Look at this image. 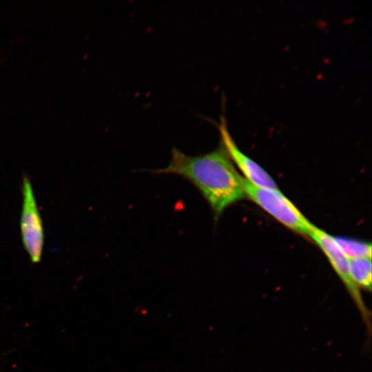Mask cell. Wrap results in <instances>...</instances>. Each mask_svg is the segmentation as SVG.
<instances>
[{"mask_svg": "<svg viewBox=\"0 0 372 372\" xmlns=\"http://www.w3.org/2000/svg\"><path fill=\"white\" fill-rule=\"evenodd\" d=\"M171 154L169 165L152 173L173 174L189 180L209 205L215 220L225 209L246 196L245 180L220 143L214 150L200 155L189 156L176 148Z\"/></svg>", "mask_w": 372, "mask_h": 372, "instance_id": "1", "label": "cell"}, {"mask_svg": "<svg viewBox=\"0 0 372 372\" xmlns=\"http://www.w3.org/2000/svg\"><path fill=\"white\" fill-rule=\"evenodd\" d=\"M246 196L289 229L310 236L313 227L296 205L282 192L254 186L245 180Z\"/></svg>", "mask_w": 372, "mask_h": 372, "instance_id": "2", "label": "cell"}, {"mask_svg": "<svg viewBox=\"0 0 372 372\" xmlns=\"http://www.w3.org/2000/svg\"><path fill=\"white\" fill-rule=\"evenodd\" d=\"M21 192L20 231L22 243L31 262L38 263L43 251L44 229L33 187L27 176H23Z\"/></svg>", "mask_w": 372, "mask_h": 372, "instance_id": "3", "label": "cell"}, {"mask_svg": "<svg viewBox=\"0 0 372 372\" xmlns=\"http://www.w3.org/2000/svg\"><path fill=\"white\" fill-rule=\"evenodd\" d=\"M327 257L334 271L343 283L353 300L367 332H371V311L366 306L360 289L353 282L349 269V259L342 252L332 238V236L314 226L309 236Z\"/></svg>", "mask_w": 372, "mask_h": 372, "instance_id": "4", "label": "cell"}, {"mask_svg": "<svg viewBox=\"0 0 372 372\" xmlns=\"http://www.w3.org/2000/svg\"><path fill=\"white\" fill-rule=\"evenodd\" d=\"M218 130L220 135V143L234 165L242 172V177L247 183L261 188L279 189L271 175L239 149L228 130L224 117H221Z\"/></svg>", "mask_w": 372, "mask_h": 372, "instance_id": "5", "label": "cell"}, {"mask_svg": "<svg viewBox=\"0 0 372 372\" xmlns=\"http://www.w3.org/2000/svg\"><path fill=\"white\" fill-rule=\"evenodd\" d=\"M349 269L354 284L360 289L371 291V258L362 257L349 259Z\"/></svg>", "mask_w": 372, "mask_h": 372, "instance_id": "6", "label": "cell"}, {"mask_svg": "<svg viewBox=\"0 0 372 372\" xmlns=\"http://www.w3.org/2000/svg\"><path fill=\"white\" fill-rule=\"evenodd\" d=\"M332 238L348 259L371 258V243L341 236H332Z\"/></svg>", "mask_w": 372, "mask_h": 372, "instance_id": "7", "label": "cell"}]
</instances>
